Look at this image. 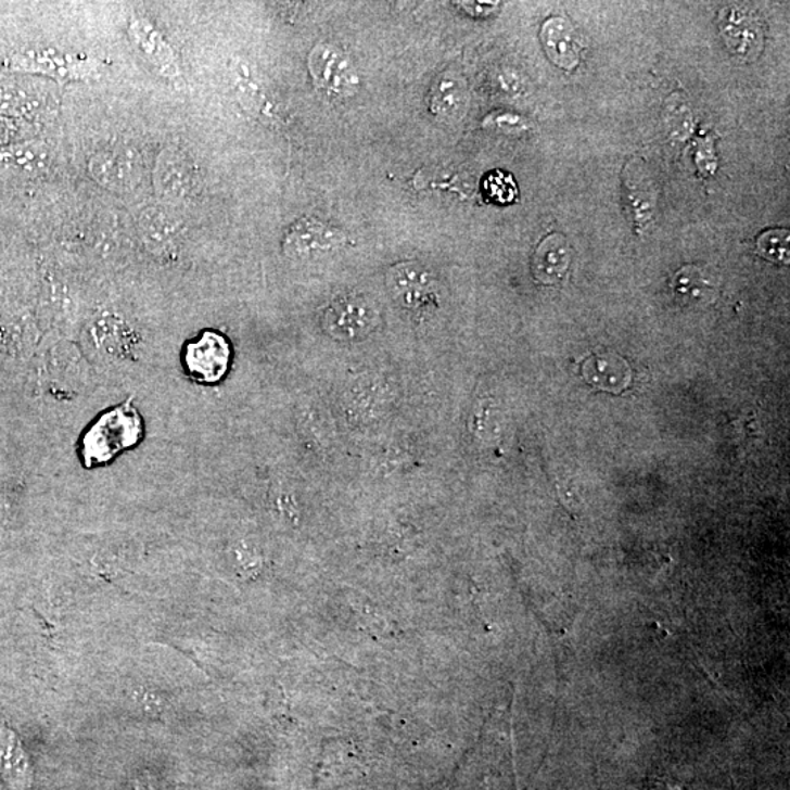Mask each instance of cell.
Masks as SVG:
<instances>
[{
  "label": "cell",
  "mask_w": 790,
  "mask_h": 790,
  "mask_svg": "<svg viewBox=\"0 0 790 790\" xmlns=\"http://www.w3.org/2000/svg\"><path fill=\"white\" fill-rule=\"evenodd\" d=\"M571 264V250L562 234L553 233L544 239L533 258V272L537 281L555 284L564 279Z\"/></svg>",
  "instance_id": "obj_12"
},
{
  "label": "cell",
  "mask_w": 790,
  "mask_h": 790,
  "mask_svg": "<svg viewBox=\"0 0 790 790\" xmlns=\"http://www.w3.org/2000/svg\"><path fill=\"white\" fill-rule=\"evenodd\" d=\"M33 109V97L20 88L2 86L0 87V113L8 115H21Z\"/></svg>",
  "instance_id": "obj_19"
},
{
  "label": "cell",
  "mask_w": 790,
  "mask_h": 790,
  "mask_svg": "<svg viewBox=\"0 0 790 790\" xmlns=\"http://www.w3.org/2000/svg\"><path fill=\"white\" fill-rule=\"evenodd\" d=\"M230 347L221 334L204 333L188 347L187 364L193 375L207 382L220 380L229 367Z\"/></svg>",
  "instance_id": "obj_8"
},
{
  "label": "cell",
  "mask_w": 790,
  "mask_h": 790,
  "mask_svg": "<svg viewBox=\"0 0 790 790\" xmlns=\"http://www.w3.org/2000/svg\"><path fill=\"white\" fill-rule=\"evenodd\" d=\"M314 82L333 95H351L359 87V75L347 54L333 46L319 44L309 56Z\"/></svg>",
  "instance_id": "obj_2"
},
{
  "label": "cell",
  "mask_w": 790,
  "mask_h": 790,
  "mask_svg": "<svg viewBox=\"0 0 790 790\" xmlns=\"http://www.w3.org/2000/svg\"><path fill=\"white\" fill-rule=\"evenodd\" d=\"M10 66L16 71L50 75L58 79H77L90 74V65L87 61L48 52L15 54Z\"/></svg>",
  "instance_id": "obj_11"
},
{
  "label": "cell",
  "mask_w": 790,
  "mask_h": 790,
  "mask_svg": "<svg viewBox=\"0 0 790 790\" xmlns=\"http://www.w3.org/2000/svg\"><path fill=\"white\" fill-rule=\"evenodd\" d=\"M483 192L490 203L507 205L514 203L519 195V188L510 174L495 170L483 180Z\"/></svg>",
  "instance_id": "obj_17"
},
{
  "label": "cell",
  "mask_w": 790,
  "mask_h": 790,
  "mask_svg": "<svg viewBox=\"0 0 790 790\" xmlns=\"http://www.w3.org/2000/svg\"><path fill=\"white\" fill-rule=\"evenodd\" d=\"M195 167L182 151L166 149L160 154L154 169V184L160 196L167 201H184L195 192Z\"/></svg>",
  "instance_id": "obj_4"
},
{
  "label": "cell",
  "mask_w": 790,
  "mask_h": 790,
  "mask_svg": "<svg viewBox=\"0 0 790 790\" xmlns=\"http://www.w3.org/2000/svg\"><path fill=\"white\" fill-rule=\"evenodd\" d=\"M386 285L405 308L420 309L431 304L434 276L422 264H397L386 275Z\"/></svg>",
  "instance_id": "obj_7"
},
{
  "label": "cell",
  "mask_w": 790,
  "mask_h": 790,
  "mask_svg": "<svg viewBox=\"0 0 790 790\" xmlns=\"http://www.w3.org/2000/svg\"><path fill=\"white\" fill-rule=\"evenodd\" d=\"M8 142H10V128L0 119V145H5Z\"/></svg>",
  "instance_id": "obj_21"
},
{
  "label": "cell",
  "mask_w": 790,
  "mask_h": 790,
  "mask_svg": "<svg viewBox=\"0 0 790 790\" xmlns=\"http://www.w3.org/2000/svg\"><path fill=\"white\" fill-rule=\"evenodd\" d=\"M760 255L773 263H789V232L788 230H768L756 241Z\"/></svg>",
  "instance_id": "obj_18"
},
{
  "label": "cell",
  "mask_w": 790,
  "mask_h": 790,
  "mask_svg": "<svg viewBox=\"0 0 790 790\" xmlns=\"http://www.w3.org/2000/svg\"><path fill=\"white\" fill-rule=\"evenodd\" d=\"M339 243V233L315 221H300L289 230L284 250L297 259L318 258L333 251Z\"/></svg>",
  "instance_id": "obj_9"
},
{
  "label": "cell",
  "mask_w": 790,
  "mask_h": 790,
  "mask_svg": "<svg viewBox=\"0 0 790 790\" xmlns=\"http://www.w3.org/2000/svg\"><path fill=\"white\" fill-rule=\"evenodd\" d=\"M44 158L40 146L29 144L11 146L0 151V170L7 174L31 175L41 169Z\"/></svg>",
  "instance_id": "obj_16"
},
{
  "label": "cell",
  "mask_w": 790,
  "mask_h": 790,
  "mask_svg": "<svg viewBox=\"0 0 790 790\" xmlns=\"http://www.w3.org/2000/svg\"><path fill=\"white\" fill-rule=\"evenodd\" d=\"M432 113L441 117H457L466 106V88L460 78L444 75L432 88L431 102Z\"/></svg>",
  "instance_id": "obj_15"
},
{
  "label": "cell",
  "mask_w": 790,
  "mask_h": 790,
  "mask_svg": "<svg viewBox=\"0 0 790 790\" xmlns=\"http://www.w3.org/2000/svg\"><path fill=\"white\" fill-rule=\"evenodd\" d=\"M128 33L138 52L153 66L160 77L169 81L180 77L178 54L150 21L142 18L130 21Z\"/></svg>",
  "instance_id": "obj_5"
},
{
  "label": "cell",
  "mask_w": 790,
  "mask_h": 790,
  "mask_svg": "<svg viewBox=\"0 0 790 790\" xmlns=\"http://www.w3.org/2000/svg\"><path fill=\"white\" fill-rule=\"evenodd\" d=\"M97 183L109 191L124 193L132 191L142 179L140 160L125 151H102L88 164Z\"/></svg>",
  "instance_id": "obj_6"
},
{
  "label": "cell",
  "mask_w": 790,
  "mask_h": 790,
  "mask_svg": "<svg viewBox=\"0 0 790 790\" xmlns=\"http://www.w3.org/2000/svg\"><path fill=\"white\" fill-rule=\"evenodd\" d=\"M0 768H2L5 779L12 786H15L16 790H28L29 785H31V770H29L28 760L18 739L10 732L2 737Z\"/></svg>",
  "instance_id": "obj_14"
},
{
  "label": "cell",
  "mask_w": 790,
  "mask_h": 790,
  "mask_svg": "<svg viewBox=\"0 0 790 790\" xmlns=\"http://www.w3.org/2000/svg\"><path fill=\"white\" fill-rule=\"evenodd\" d=\"M458 7L461 8L464 12H468V14L473 16H489L490 14H494L495 11L498 10L499 3H490V2H460L457 3Z\"/></svg>",
  "instance_id": "obj_20"
},
{
  "label": "cell",
  "mask_w": 790,
  "mask_h": 790,
  "mask_svg": "<svg viewBox=\"0 0 790 790\" xmlns=\"http://www.w3.org/2000/svg\"><path fill=\"white\" fill-rule=\"evenodd\" d=\"M540 39L555 65L565 71L577 68L583 44L570 23L562 18L546 21L541 27Z\"/></svg>",
  "instance_id": "obj_10"
},
{
  "label": "cell",
  "mask_w": 790,
  "mask_h": 790,
  "mask_svg": "<svg viewBox=\"0 0 790 790\" xmlns=\"http://www.w3.org/2000/svg\"><path fill=\"white\" fill-rule=\"evenodd\" d=\"M380 310L364 294L337 297L322 314L323 331L339 342H360L380 323Z\"/></svg>",
  "instance_id": "obj_1"
},
{
  "label": "cell",
  "mask_w": 790,
  "mask_h": 790,
  "mask_svg": "<svg viewBox=\"0 0 790 790\" xmlns=\"http://www.w3.org/2000/svg\"><path fill=\"white\" fill-rule=\"evenodd\" d=\"M718 25L726 46L738 56L752 61L763 52L762 20L748 8H725L718 15Z\"/></svg>",
  "instance_id": "obj_3"
},
{
  "label": "cell",
  "mask_w": 790,
  "mask_h": 790,
  "mask_svg": "<svg viewBox=\"0 0 790 790\" xmlns=\"http://www.w3.org/2000/svg\"><path fill=\"white\" fill-rule=\"evenodd\" d=\"M138 227L145 245L154 251L171 250L180 232L179 221L166 209L157 207L146 208Z\"/></svg>",
  "instance_id": "obj_13"
}]
</instances>
